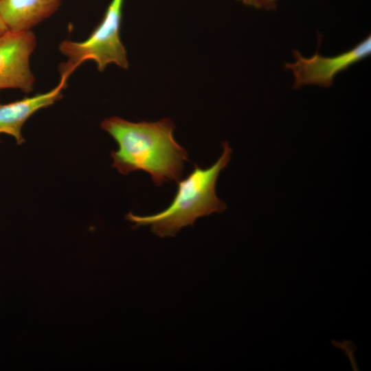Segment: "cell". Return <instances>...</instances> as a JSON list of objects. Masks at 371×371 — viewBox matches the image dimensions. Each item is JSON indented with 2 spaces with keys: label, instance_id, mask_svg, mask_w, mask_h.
I'll return each instance as SVG.
<instances>
[{
  "label": "cell",
  "instance_id": "cell-1",
  "mask_svg": "<svg viewBox=\"0 0 371 371\" xmlns=\"http://www.w3.org/2000/svg\"><path fill=\"white\" fill-rule=\"evenodd\" d=\"M101 128L118 144L111 156L112 166L122 175L143 170L158 186L181 178L188 154L174 139L175 126L170 119L132 122L111 117L102 122Z\"/></svg>",
  "mask_w": 371,
  "mask_h": 371
},
{
  "label": "cell",
  "instance_id": "cell-2",
  "mask_svg": "<svg viewBox=\"0 0 371 371\" xmlns=\"http://www.w3.org/2000/svg\"><path fill=\"white\" fill-rule=\"evenodd\" d=\"M223 153L215 164L207 168L194 164L193 170L177 181V190L170 205L162 212L149 216H137L129 212L126 218L134 227L150 225L151 231L163 238L174 236L183 227L194 225L199 217L214 212L221 213L226 205L216 194V182L221 171L228 164L232 148L225 142Z\"/></svg>",
  "mask_w": 371,
  "mask_h": 371
},
{
  "label": "cell",
  "instance_id": "cell-3",
  "mask_svg": "<svg viewBox=\"0 0 371 371\" xmlns=\"http://www.w3.org/2000/svg\"><path fill=\"white\" fill-rule=\"evenodd\" d=\"M124 0H111L102 20L85 41L76 42L63 41L58 47L67 57L60 65V80L66 81L69 76L83 62L93 60L100 71L109 64H115L128 69L126 51L120 39V26Z\"/></svg>",
  "mask_w": 371,
  "mask_h": 371
},
{
  "label": "cell",
  "instance_id": "cell-4",
  "mask_svg": "<svg viewBox=\"0 0 371 371\" xmlns=\"http://www.w3.org/2000/svg\"><path fill=\"white\" fill-rule=\"evenodd\" d=\"M371 54V36L363 39L349 49L335 56H326L316 52L309 57L293 49L294 60L286 63L284 67L293 77V87L304 86L330 87L335 78L352 65L367 58Z\"/></svg>",
  "mask_w": 371,
  "mask_h": 371
},
{
  "label": "cell",
  "instance_id": "cell-5",
  "mask_svg": "<svg viewBox=\"0 0 371 371\" xmlns=\"http://www.w3.org/2000/svg\"><path fill=\"white\" fill-rule=\"evenodd\" d=\"M36 45L30 30H8L0 35V91L17 89L30 93L35 77L30 67V58Z\"/></svg>",
  "mask_w": 371,
  "mask_h": 371
},
{
  "label": "cell",
  "instance_id": "cell-6",
  "mask_svg": "<svg viewBox=\"0 0 371 371\" xmlns=\"http://www.w3.org/2000/svg\"><path fill=\"white\" fill-rule=\"evenodd\" d=\"M66 82L59 83L49 91L25 98L15 102L0 103V134L5 133L14 137L17 144L25 142L21 129L25 122L38 110L47 108L63 97L62 91Z\"/></svg>",
  "mask_w": 371,
  "mask_h": 371
},
{
  "label": "cell",
  "instance_id": "cell-7",
  "mask_svg": "<svg viewBox=\"0 0 371 371\" xmlns=\"http://www.w3.org/2000/svg\"><path fill=\"white\" fill-rule=\"evenodd\" d=\"M61 0H0V15L8 30L30 29L58 8Z\"/></svg>",
  "mask_w": 371,
  "mask_h": 371
},
{
  "label": "cell",
  "instance_id": "cell-8",
  "mask_svg": "<svg viewBox=\"0 0 371 371\" xmlns=\"http://www.w3.org/2000/svg\"><path fill=\"white\" fill-rule=\"evenodd\" d=\"M243 4L257 10H275L279 0H236Z\"/></svg>",
  "mask_w": 371,
  "mask_h": 371
},
{
  "label": "cell",
  "instance_id": "cell-9",
  "mask_svg": "<svg viewBox=\"0 0 371 371\" xmlns=\"http://www.w3.org/2000/svg\"><path fill=\"white\" fill-rule=\"evenodd\" d=\"M8 30V29L0 15V35L4 34Z\"/></svg>",
  "mask_w": 371,
  "mask_h": 371
}]
</instances>
